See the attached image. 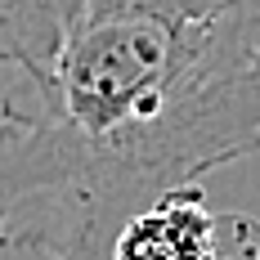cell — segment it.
<instances>
[{"mask_svg":"<svg viewBox=\"0 0 260 260\" xmlns=\"http://www.w3.org/2000/svg\"><path fill=\"white\" fill-rule=\"evenodd\" d=\"M242 260H260V251H251V256H242Z\"/></svg>","mask_w":260,"mask_h":260,"instance_id":"7","label":"cell"},{"mask_svg":"<svg viewBox=\"0 0 260 260\" xmlns=\"http://www.w3.org/2000/svg\"><path fill=\"white\" fill-rule=\"evenodd\" d=\"M234 0H94L90 5V18H104V14H144V18H161V23H215Z\"/></svg>","mask_w":260,"mask_h":260,"instance_id":"4","label":"cell"},{"mask_svg":"<svg viewBox=\"0 0 260 260\" xmlns=\"http://www.w3.org/2000/svg\"><path fill=\"white\" fill-rule=\"evenodd\" d=\"M220 23L229 27L238 41H247L251 50H260V0H234L220 14Z\"/></svg>","mask_w":260,"mask_h":260,"instance_id":"5","label":"cell"},{"mask_svg":"<svg viewBox=\"0 0 260 260\" xmlns=\"http://www.w3.org/2000/svg\"><path fill=\"white\" fill-rule=\"evenodd\" d=\"M94 0H0V63L18 68L41 90L63 45L72 41Z\"/></svg>","mask_w":260,"mask_h":260,"instance_id":"3","label":"cell"},{"mask_svg":"<svg viewBox=\"0 0 260 260\" xmlns=\"http://www.w3.org/2000/svg\"><path fill=\"white\" fill-rule=\"evenodd\" d=\"M68 139L45 112H5L0 126V220L31 198H50L68 184Z\"/></svg>","mask_w":260,"mask_h":260,"instance_id":"2","label":"cell"},{"mask_svg":"<svg viewBox=\"0 0 260 260\" xmlns=\"http://www.w3.org/2000/svg\"><path fill=\"white\" fill-rule=\"evenodd\" d=\"M251 251H260V220L220 215L202 184H180L126 211L94 260H242Z\"/></svg>","mask_w":260,"mask_h":260,"instance_id":"1","label":"cell"},{"mask_svg":"<svg viewBox=\"0 0 260 260\" xmlns=\"http://www.w3.org/2000/svg\"><path fill=\"white\" fill-rule=\"evenodd\" d=\"M5 242H9V220H0V260H5Z\"/></svg>","mask_w":260,"mask_h":260,"instance_id":"6","label":"cell"}]
</instances>
